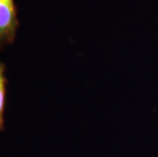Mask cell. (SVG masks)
<instances>
[{
	"mask_svg": "<svg viewBox=\"0 0 158 157\" xmlns=\"http://www.w3.org/2000/svg\"><path fill=\"white\" fill-rule=\"evenodd\" d=\"M19 26L13 0H0V50L13 43Z\"/></svg>",
	"mask_w": 158,
	"mask_h": 157,
	"instance_id": "1",
	"label": "cell"
},
{
	"mask_svg": "<svg viewBox=\"0 0 158 157\" xmlns=\"http://www.w3.org/2000/svg\"><path fill=\"white\" fill-rule=\"evenodd\" d=\"M6 84L5 65L0 61V132L4 130V111L6 103Z\"/></svg>",
	"mask_w": 158,
	"mask_h": 157,
	"instance_id": "2",
	"label": "cell"
}]
</instances>
